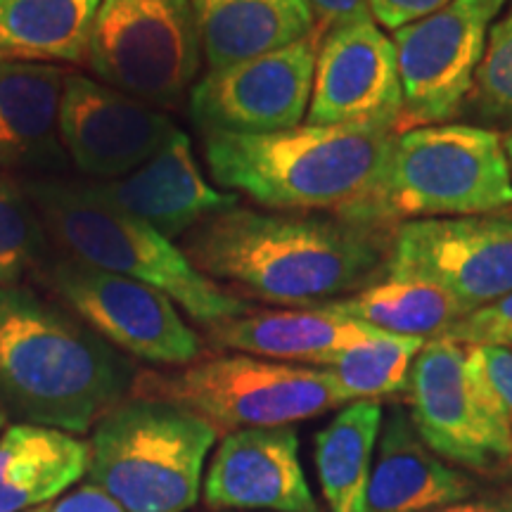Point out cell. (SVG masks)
Returning a JSON list of instances; mask_svg holds the SVG:
<instances>
[{
    "label": "cell",
    "mask_w": 512,
    "mask_h": 512,
    "mask_svg": "<svg viewBox=\"0 0 512 512\" xmlns=\"http://www.w3.org/2000/svg\"><path fill=\"white\" fill-rule=\"evenodd\" d=\"M392 238L380 226L302 211L233 207L185 235L183 252L207 278L261 302L306 309L380 283Z\"/></svg>",
    "instance_id": "1"
},
{
    "label": "cell",
    "mask_w": 512,
    "mask_h": 512,
    "mask_svg": "<svg viewBox=\"0 0 512 512\" xmlns=\"http://www.w3.org/2000/svg\"><path fill=\"white\" fill-rule=\"evenodd\" d=\"M136 363L74 313L22 285L0 287V408L17 422L91 432L128 399Z\"/></svg>",
    "instance_id": "2"
},
{
    "label": "cell",
    "mask_w": 512,
    "mask_h": 512,
    "mask_svg": "<svg viewBox=\"0 0 512 512\" xmlns=\"http://www.w3.org/2000/svg\"><path fill=\"white\" fill-rule=\"evenodd\" d=\"M396 131L297 126L261 136L204 133V159L223 188L275 211L342 214L368 195Z\"/></svg>",
    "instance_id": "3"
},
{
    "label": "cell",
    "mask_w": 512,
    "mask_h": 512,
    "mask_svg": "<svg viewBox=\"0 0 512 512\" xmlns=\"http://www.w3.org/2000/svg\"><path fill=\"white\" fill-rule=\"evenodd\" d=\"M24 192L50 238L72 259L155 287L207 328L252 313V304L197 271L183 247L102 200L91 185L29 181Z\"/></svg>",
    "instance_id": "4"
},
{
    "label": "cell",
    "mask_w": 512,
    "mask_h": 512,
    "mask_svg": "<svg viewBox=\"0 0 512 512\" xmlns=\"http://www.w3.org/2000/svg\"><path fill=\"white\" fill-rule=\"evenodd\" d=\"M510 207L512 169L501 136L482 126L434 124L396 133L373 188L337 216L382 228Z\"/></svg>",
    "instance_id": "5"
},
{
    "label": "cell",
    "mask_w": 512,
    "mask_h": 512,
    "mask_svg": "<svg viewBox=\"0 0 512 512\" xmlns=\"http://www.w3.org/2000/svg\"><path fill=\"white\" fill-rule=\"evenodd\" d=\"M216 437L214 425L176 403L128 396L93 427L88 479L126 512H188Z\"/></svg>",
    "instance_id": "6"
},
{
    "label": "cell",
    "mask_w": 512,
    "mask_h": 512,
    "mask_svg": "<svg viewBox=\"0 0 512 512\" xmlns=\"http://www.w3.org/2000/svg\"><path fill=\"white\" fill-rule=\"evenodd\" d=\"M133 396L176 403L216 432L287 427L351 403L328 368L249 354L207 358L176 373H143Z\"/></svg>",
    "instance_id": "7"
},
{
    "label": "cell",
    "mask_w": 512,
    "mask_h": 512,
    "mask_svg": "<svg viewBox=\"0 0 512 512\" xmlns=\"http://www.w3.org/2000/svg\"><path fill=\"white\" fill-rule=\"evenodd\" d=\"M406 394L415 430L434 456L482 475L512 465V420L472 344L446 337L425 342Z\"/></svg>",
    "instance_id": "8"
},
{
    "label": "cell",
    "mask_w": 512,
    "mask_h": 512,
    "mask_svg": "<svg viewBox=\"0 0 512 512\" xmlns=\"http://www.w3.org/2000/svg\"><path fill=\"white\" fill-rule=\"evenodd\" d=\"M86 62L131 98L176 102L202 62L192 0H102Z\"/></svg>",
    "instance_id": "9"
},
{
    "label": "cell",
    "mask_w": 512,
    "mask_h": 512,
    "mask_svg": "<svg viewBox=\"0 0 512 512\" xmlns=\"http://www.w3.org/2000/svg\"><path fill=\"white\" fill-rule=\"evenodd\" d=\"M384 278L437 287L467 316L496 304L512 292V209L401 223Z\"/></svg>",
    "instance_id": "10"
},
{
    "label": "cell",
    "mask_w": 512,
    "mask_h": 512,
    "mask_svg": "<svg viewBox=\"0 0 512 512\" xmlns=\"http://www.w3.org/2000/svg\"><path fill=\"white\" fill-rule=\"evenodd\" d=\"M43 280L74 316L121 354L155 366H190L202 354L200 335L155 287L72 256L50 261Z\"/></svg>",
    "instance_id": "11"
},
{
    "label": "cell",
    "mask_w": 512,
    "mask_h": 512,
    "mask_svg": "<svg viewBox=\"0 0 512 512\" xmlns=\"http://www.w3.org/2000/svg\"><path fill=\"white\" fill-rule=\"evenodd\" d=\"M510 0H451L394 31L403 114L399 128L446 124L465 110L486 36Z\"/></svg>",
    "instance_id": "12"
},
{
    "label": "cell",
    "mask_w": 512,
    "mask_h": 512,
    "mask_svg": "<svg viewBox=\"0 0 512 512\" xmlns=\"http://www.w3.org/2000/svg\"><path fill=\"white\" fill-rule=\"evenodd\" d=\"M323 29L271 55L211 69L192 86L190 117L204 133L261 136L306 119Z\"/></svg>",
    "instance_id": "13"
},
{
    "label": "cell",
    "mask_w": 512,
    "mask_h": 512,
    "mask_svg": "<svg viewBox=\"0 0 512 512\" xmlns=\"http://www.w3.org/2000/svg\"><path fill=\"white\" fill-rule=\"evenodd\" d=\"M401 114L396 46L370 12L325 29L306 124L396 131Z\"/></svg>",
    "instance_id": "14"
},
{
    "label": "cell",
    "mask_w": 512,
    "mask_h": 512,
    "mask_svg": "<svg viewBox=\"0 0 512 512\" xmlns=\"http://www.w3.org/2000/svg\"><path fill=\"white\" fill-rule=\"evenodd\" d=\"M178 131L164 112L88 76L64 79L60 138L81 174L112 181L143 166Z\"/></svg>",
    "instance_id": "15"
},
{
    "label": "cell",
    "mask_w": 512,
    "mask_h": 512,
    "mask_svg": "<svg viewBox=\"0 0 512 512\" xmlns=\"http://www.w3.org/2000/svg\"><path fill=\"white\" fill-rule=\"evenodd\" d=\"M202 498L214 512H320L292 425L230 432L211 458Z\"/></svg>",
    "instance_id": "16"
},
{
    "label": "cell",
    "mask_w": 512,
    "mask_h": 512,
    "mask_svg": "<svg viewBox=\"0 0 512 512\" xmlns=\"http://www.w3.org/2000/svg\"><path fill=\"white\" fill-rule=\"evenodd\" d=\"M91 188L169 240L188 235L197 223L240 202L235 192H221L207 183L181 128L140 169Z\"/></svg>",
    "instance_id": "17"
},
{
    "label": "cell",
    "mask_w": 512,
    "mask_h": 512,
    "mask_svg": "<svg viewBox=\"0 0 512 512\" xmlns=\"http://www.w3.org/2000/svg\"><path fill=\"white\" fill-rule=\"evenodd\" d=\"M477 489V479L427 448L411 413L389 411L370 475L368 512H430L475 498Z\"/></svg>",
    "instance_id": "18"
},
{
    "label": "cell",
    "mask_w": 512,
    "mask_h": 512,
    "mask_svg": "<svg viewBox=\"0 0 512 512\" xmlns=\"http://www.w3.org/2000/svg\"><path fill=\"white\" fill-rule=\"evenodd\" d=\"M373 332L370 325L337 316L318 304L306 309L252 311L211 328V342L240 354L325 368L339 351Z\"/></svg>",
    "instance_id": "19"
},
{
    "label": "cell",
    "mask_w": 512,
    "mask_h": 512,
    "mask_svg": "<svg viewBox=\"0 0 512 512\" xmlns=\"http://www.w3.org/2000/svg\"><path fill=\"white\" fill-rule=\"evenodd\" d=\"M64 79L53 64L0 60V169L62 162Z\"/></svg>",
    "instance_id": "20"
},
{
    "label": "cell",
    "mask_w": 512,
    "mask_h": 512,
    "mask_svg": "<svg viewBox=\"0 0 512 512\" xmlns=\"http://www.w3.org/2000/svg\"><path fill=\"white\" fill-rule=\"evenodd\" d=\"M211 69L271 55L318 29L306 0H192Z\"/></svg>",
    "instance_id": "21"
},
{
    "label": "cell",
    "mask_w": 512,
    "mask_h": 512,
    "mask_svg": "<svg viewBox=\"0 0 512 512\" xmlns=\"http://www.w3.org/2000/svg\"><path fill=\"white\" fill-rule=\"evenodd\" d=\"M91 446L55 427L15 422L0 434V512L55 501L88 472Z\"/></svg>",
    "instance_id": "22"
},
{
    "label": "cell",
    "mask_w": 512,
    "mask_h": 512,
    "mask_svg": "<svg viewBox=\"0 0 512 512\" xmlns=\"http://www.w3.org/2000/svg\"><path fill=\"white\" fill-rule=\"evenodd\" d=\"M102 0H0V60L72 62L88 57Z\"/></svg>",
    "instance_id": "23"
},
{
    "label": "cell",
    "mask_w": 512,
    "mask_h": 512,
    "mask_svg": "<svg viewBox=\"0 0 512 512\" xmlns=\"http://www.w3.org/2000/svg\"><path fill=\"white\" fill-rule=\"evenodd\" d=\"M377 401H351L316 434V470L330 512H368L373 453L382 430Z\"/></svg>",
    "instance_id": "24"
},
{
    "label": "cell",
    "mask_w": 512,
    "mask_h": 512,
    "mask_svg": "<svg viewBox=\"0 0 512 512\" xmlns=\"http://www.w3.org/2000/svg\"><path fill=\"white\" fill-rule=\"evenodd\" d=\"M323 306L337 316L389 335L420 337L425 342L446 337V332L467 316L456 299L437 287L389 278Z\"/></svg>",
    "instance_id": "25"
},
{
    "label": "cell",
    "mask_w": 512,
    "mask_h": 512,
    "mask_svg": "<svg viewBox=\"0 0 512 512\" xmlns=\"http://www.w3.org/2000/svg\"><path fill=\"white\" fill-rule=\"evenodd\" d=\"M422 347L425 339L420 337L375 330L373 335L339 351L325 368L337 377L351 401H375L377 396L406 392L408 375Z\"/></svg>",
    "instance_id": "26"
},
{
    "label": "cell",
    "mask_w": 512,
    "mask_h": 512,
    "mask_svg": "<svg viewBox=\"0 0 512 512\" xmlns=\"http://www.w3.org/2000/svg\"><path fill=\"white\" fill-rule=\"evenodd\" d=\"M48 230L22 188L0 174V287L19 285L46 259Z\"/></svg>",
    "instance_id": "27"
},
{
    "label": "cell",
    "mask_w": 512,
    "mask_h": 512,
    "mask_svg": "<svg viewBox=\"0 0 512 512\" xmlns=\"http://www.w3.org/2000/svg\"><path fill=\"white\" fill-rule=\"evenodd\" d=\"M465 107L486 126L512 128V0L491 24Z\"/></svg>",
    "instance_id": "28"
},
{
    "label": "cell",
    "mask_w": 512,
    "mask_h": 512,
    "mask_svg": "<svg viewBox=\"0 0 512 512\" xmlns=\"http://www.w3.org/2000/svg\"><path fill=\"white\" fill-rule=\"evenodd\" d=\"M446 339L460 344H505L512 339V292L498 299L496 304L472 311L458 320Z\"/></svg>",
    "instance_id": "29"
},
{
    "label": "cell",
    "mask_w": 512,
    "mask_h": 512,
    "mask_svg": "<svg viewBox=\"0 0 512 512\" xmlns=\"http://www.w3.org/2000/svg\"><path fill=\"white\" fill-rule=\"evenodd\" d=\"M448 3L451 0H368V12L380 27L399 31L422 17L434 15Z\"/></svg>",
    "instance_id": "30"
},
{
    "label": "cell",
    "mask_w": 512,
    "mask_h": 512,
    "mask_svg": "<svg viewBox=\"0 0 512 512\" xmlns=\"http://www.w3.org/2000/svg\"><path fill=\"white\" fill-rule=\"evenodd\" d=\"M472 349L484 377L512 420V349L503 344H472Z\"/></svg>",
    "instance_id": "31"
},
{
    "label": "cell",
    "mask_w": 512,
    "mask_h": 512,
    "mask_svg": "<svg viewBox=\"0 0 512 512\" xmlns=\"http://www.w3.org/2000/svg\"><path fill=\"white\" fill-rule=\"evenodd\" d=\"M48 512H126L117 501H112L105 491L95 484H83L72 494L57 498L48 505Z\"/></svg>",
    "instance_id": "32"
},
{
    "label": "cell",
    "mask_w": 512,
    "mask_h": 512,
    "mask_svg": "<svg viewBox=\"0 0 512 512\" xmlns=\"http://www.w3.org/2000/svg\"><path fill=\"white\" fill-rule=\"evenodd\" d=\"M320 29H330L335 24L368 15V0H306Z\"/></svg>",
    "instance_id": "33"
},
{
    "label": "cell",
    "mask_w": 512,
    "mask_h": 512,
    "mask_svg": "<svg viewBox=\"0 0 512 512\" xmlns=\"http://www.w3.org/2000/svg\"><path fill=\"white\" fill-rule=\"evenodd\" d=\"M430 512H512V494L501 496H475L467 501L444 505Z\"/></svg>",
    "instance_id": "34"
},
{
    "label": "cell",
    "mask_w": 512,
    "mask_h": 512,
    "mask_svg": "<svg viewBox=\"0 0 512 512\" xmlns=\"http://www.w3.org/2000/svg\"><path fill=\"white\" fill-rule=\"evenodd\" d=\"M505 152H508V159H510V169H512V136H508V140H505Z\"/></svg>",
    "instance_id": "35"
},
{
    "label": "cell",
    "mask_w": 512,
    "mask_h": 512,
    "mask_svg": "<svg viewBox=\"0 0 512 512\" xmlns=\"http://www.w3.org/2000/svg\"><path fill=\"white\" fill-rule=\"evenodd\" d=\"M5 418H8V415H5L3 408H0V430H3V427H5Z\"/></svg>",
    "instance_id": "36"
},
{
    "label": "cell",
    "mask_w": 512,
    "mask_h": 512,
    "mask_svg": "<svg viewBox=\"0 0 512 512\" xmlns=\"http://www.w3.org/2000/svg\"><path fill=\"white\" fill-rule=\"evenodd\" d=\"M29 512H48V505H43V508H36V510H29Z\"/></svg>",
    "instance_id": "37"
},
{
    "label": "cell",
    "mask_w": 512,
    "mask_h": 512,
    "mask_svg": "<svg viewBox=\"0 0 512 512\" xmlns=\"http://www.w3.org/2000/svg\"><path fill=\"white\" fill-rule=\"evenodd\" d=\"M503 347H510V349H512V339H508V342H505V344H503Z\"/></svg>",
    "instance_id": "38"
},
{
    "label": "cell",
    "mask_w": 512,
    "mask_h": 512,
    "mask_svg": "<svg viewBox=\"0 0 512 512\" xmlns=\"http://www.w3.org/2000/svg\"><path fill=\"white\" fill-rule=\"evenodd\" d=\"M226 512H238V510H226Z\"/></svg>",
    "instance_id": "39"
}]
</instances>
